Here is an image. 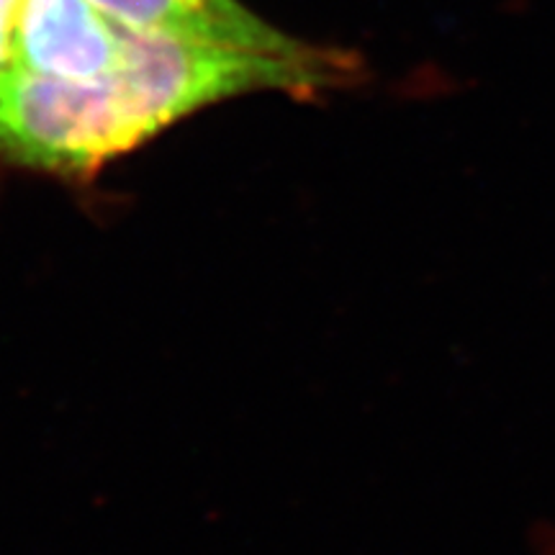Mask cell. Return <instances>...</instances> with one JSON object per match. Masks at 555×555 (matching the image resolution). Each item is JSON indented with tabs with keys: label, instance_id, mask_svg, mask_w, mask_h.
Returning a JSON list of instances; mask_svg holds the SVG:
<instances>
[{
	"label": "cell",
	"instance_id": "obj_3",
	"mask_svg": "<svg viewBox=\"0 0 555 555\" xmlns=\"http://www.w3.org/2000/svg\"><path fill=\"white\" fill-rule=\"evenodd\" d=\"M111 16L137 29L168 31L178 37L214 41L278 57H309L324 44L281 31L240 0H93Z\"/></svg>",
	"mask_w": 555,
	"mask_h": 555
},
{
	"label": "cell",
	"instance_id": "obj_1",
	"mask_svg": "<svg viewBox=\"0 0 555 555\" xmlns=\"http://www.w3.org/2000/svg\"><path fill=\"white\" fill-rule=\"evenodd\" d=\"M365 78V60L345 47L278 57L137 29L119 65L99 78L54 80L18 67L0 75V168L86 185L208 106L262 90L317 101Z\"/></svg>",
	"mask_w": 555,
	"mask_h": 555
},
{
	"label": "cell",
	"instance_id": "obj_2",
	"mask_svg": "<svg viewBox=\"0 0 555 555\" xmlns=\"http://www.w3.org/2000/svg\"><path fill=\"white\" fill-rule=\"evenodd\" d=\"M137 26L93 0H21L16 67L54 80H90L119 65Z\"/></svg>",
	"mask_w": 555,
	"mask_h": 555
},
{
	"label": "cell",
	"instance_id": "obj_4",
	"mask_svg": "<svg viewBox=\"0 0 555 555\" xmlns=\"http://www.w3.org/2000/svg\"><path fill=\"white\" fill-rule=\"evenodd\" d=\"M21 0H0V75L16 67V21Z\"/></svg>",
	"mask_w": 555,
	"mask_h": 555
}]
</instances>
